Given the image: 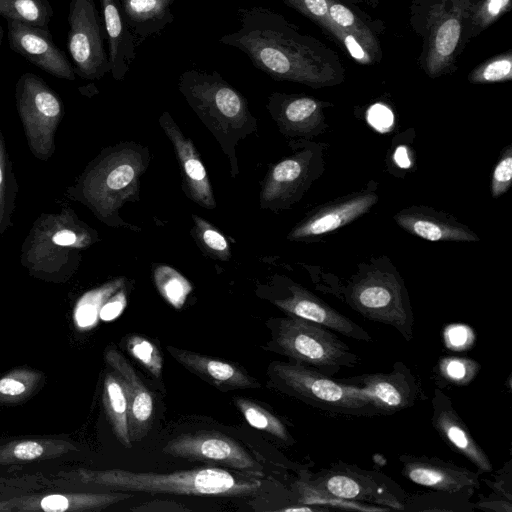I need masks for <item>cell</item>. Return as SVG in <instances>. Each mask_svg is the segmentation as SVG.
<instances>
[{
	"label": "cell",
	"instance_id": "6da1fadb",
	"mask_svg": "<svg viewBox=\"0 0 512 512\" xmlns=\"http://www.w3.org/2000/svg\"><path fill=\"white\" fill-rule=\"evenodd\" d=\"M237 15L239 29L223 35L220 43L245 53L275 80L315 82L307 42L282 15L261 6L241 7Z\"/></svg>",
	"mask_w": 512,
	"mask_h": 512
},
{
	"label": "cell",
	"instance_id": "7a4b0ae2",
	"mask_svg": "<svg viewBox=\"0 0 512 512\" xmlns=\"http://www.w3.org/2000/svg\"><path fill=\"white\" fill-rule=\"evenodd\" d=\"M178 89L229 156L235 177L236 144L257 128L246 98L217 71L186 70L179 77Z\"/></svg>",
	"mask_w": 512,
	"mask_h": 512
},
{
	"label": "cell",
	"instance_id": "3957f363",
	"mask_svg": "<svg viewBox=\"0 0 512 512\" xmlns=\"http://www.w3.org/2000/svg\"><path fill=\"white\" fill-rule=\"evenodd\" d=\"M97 239L96 231L73 209L62 206L35 219L22 243L20 263L31 275L64 280L78 268L82 251Z\"/></svg>",
	"mask_w": 512,
	"mask_h": 512
},
{
	"label": "cell",
	"instance_id": "277c9868",
	"mask_svg": "<svg viewBox=\"0 0 512 512\" xmlns=\"http://www.w3.org/2000/svg\"><path fill=\"white\" fill-rule=\"evenodd\" d=\"M143 170L136 150L126 145L109 147L88 163L65 195L86 206L101 222L118 226L122 224L119 209L136 196Z\"/></svg>",
	"mask_w": 512,
	"mask_h": 512
},
{
	"label": "cell",
	"instance_id": "5b68a950",
	"mask_svg": "<svg viewBox=\"0 0 512 512\" xmlns=\"http://www.w3.org/2000/svg\"><path fill=\"white\" fill-rule=\"evenodd\" d=\"M99 480L121 490L172 495L247 497L262 488V482L255 478L235 475L218 467L171 473L112 470L101 473Z\"/></svg>",
	"mask_w": 512,
	"mask_h": 512
},
{
	"label": "cell",
	"instance_id": "8992f818",
	"mask_svg": "<svg viewBox=\"0 0 512 512\" xmlns=\"http://www.w3.org/2000/svg\"><path fill=\"white\" fill-rule=\"evenodd\" d=\"M343 301L364 318L396 329L410 341L414 313L408 291L393 266L370 264L355 274L343 288Z\"/></svg>",
	"mask_w": 512,
	"mask_h": 512
},
{
	"label": "cell",
	"instance_id": "52a82bcc",
	"mask_svg": "<svg viewBox=\"0 0 512 512\" xmlns=\"http://www.w3.org/2000/svg\"><path fill=\"white\" fill-rule=\"evenodd\" d=\"M273 346L291 361L330 377L344 368L355 367L361 360L332 330L288 315L274 321Z\"/></svg>",
	"mask_w": 512,
	"mask_h": 512
},
{
	"label": "cell",
	"instance_id": "ba28073f",
	"mask_svg": "<svg viewBox=\"0 0 512 512\" xmlns=\"http://www.w3.org/2000/svg\"><path fill=\"white\" fill-rule=\"evenodd\" d=\"M271 375L278 387L305 403L328 413L347 416H376V410L358 389L295 362H275Z\"/></svg>",
	"mask_w": 512,
	"mask_h": 512
},
{
	"label": "cell",
	"instance_id": "9c48e42d",
	"mask_svg": "<svg viewBox=\"0 0 512 512\" xmlns=\"http://www.w3.org/2000/svg\"><path fill=\"white\" fill-rule=\"evenodd\" d=\"M303 479L315 490L334 498L404 511L406 492L379 471L338 461Z\"/></svg>",
	"mask_w": 512,
	"mask_h": 512
},
{
	"label": "cell",
	"instance_id": "30bf717a",
	"mask_svg": "<svg viewBox=\"0 0 512 512\" xmlns=\"http://www.w3.org/2000/svg\"><path fill=\"white\" fill-rule=\"evenodd\" d=\"M17 112L32 155L48 161L56 150V133L64 116L58 94L36 74L23 73L15 86Z\"/></svg>",
	"mask_w": 512,
	"mask_h": 512
},
{
	"label": "cell",
	"instance_id": "8fae6325",
	"mask_svg": "<svg viewBox=\"0 0 512 512\" xmlns=\"http://www.w3.org/2000/svg\"><path fill=\"white\" fill-rule=\"evenodd\" d=\"M68 51L75 74L87 80L101 79L110 72L103 19L94 0H70Z\"/></svg>",
	"mask_w": 512,
	"mask_h": 512
},
{
	"label": "cell",
	"instance_id": "7c38bea8",
	"mask_svg": "<svg viewBox=\"0 0 512 512\" xmlns=\"http://www.w3.org/2000/svg\"><path fill=\"white\" fill-rule=\"evenodd\" d=\"M338 380L356 387L378 415L411 408L423 395L417 377L401 361L386 373H364Z\"/></svg>",
	"mask_w": 512,
	"mask_h": 512
},
{
	"label": "cell",
	"instance_id": "4fadbf2b",
	"mask_svg": "<svg viewBox=\"0 0 512 512\" xmlns=\"http://www.w3.org/2000/svg\"><path fill=\"white\" fill-rule=\"evenodd\" d=\"M172 457L223 465L260 476L261 466L236 440L217 431L185 433L169 440L162 449Z\"/></svg>",
	"mask_w": 512,
	"mask_h": 512
},
{
	"label": "cell",
	"instance_id": "5bb4252c",
	"mask_svg": "<svg viewBox=\"0 0 512 512\" xmlns=\"http://www.w3.org/2000/svg\"><path fill=\"white\" fill-rule=\"evenodd\" d=\"M321 166V153L312 147L275 164L263 184L261 207L277 210L295 203L321 174Z\"/></svg>",
	"mask_w": 512,
	"mask_h": 512
},
{
	"label": "cell",
	"instance_id": "9a60e30c",
	"mask_svg": "<svg viewBox=\"0 0 512 512\" xmlns=\"http://www.w3.org/2000/svg\"><path fill=\"white\" fill-rule=\"evenodd\" d=\"M400 473L410 482L432 490L455 492L480 487L479 472H473L435 456L401 454Z\"/></svg>",
	"mask_w": 512,
	"mask_h": 512
},
{
	"label": "cell",
	"instance_id": "2e32d148",
	"mask_svg": "<svg viewBox=\"0 0 512 512\" xmlns=\"http://www.w3.org/2000/svg\"><path fill=\"white\" fill-rule=\"evenodd\" d=\"M10 48L45 72L68 81L75 71L65 54L56 46L48 29L7 20Z\"/></svg>",
	"mask_w": 512,
	"mask_h": 512
},
{
	"label": "cell",
	"instance_id": "e0dca14e",
	"mask_svg": "<svg viewBox=\"0 0 512 512\" xmlns=\"http://www.w3.org/2000/svg\"><path fill=\"white\" fill-rule=\"evenodd\" d=\"M274 304L288 316L318 323L354 340L372 341L365 329L298 284H289L287 294L274 300Z\"/></svg>",
	"mask_w": 512,
	"mask_h": 512
},
{
	"label": "cell",
	"instance_id": "ac0fdd59",
	"mask_svg": "<svg viewBox=\"0 0 512 512\" xmlns=\"http://www.w3.org/2000/svg\"><path fill=\"white\" fill-rule=\"evenodd\" d=\"M431 423L437 434L454 452L470 461L479 473L491 472L492 463L475 441L466 423L453 407L451 398L435 388L431 400Z\"/></svg>",
	"mask_w": 512,
	"mask_h": 512
},
{
	"label": "cell",
	"instance_id": "d6986e66",
	"mask_svg": "<svg viewBox=\"0 0 512 512\" xmlns=\"http://www.w3.org/2000/svg\"><path fill=\"white\" fill-rule=\"evenodd\" d=\"M159 124L174 147L187 197L204 208L214 209L212 186L193 142L184 136L168 112L162 113Z\"/></svg>",
	"mask_w": 512,
	"mask_h": 512
},
{
	"label": "cell",
	"instance_id": "ffe728a7",
	"mask_svg": "<svg viewBox=\"0 0 512 512\" xmlns=\"http://www.w3.org/2000/svg\"><path fill=\"white\" fill-rule=\"evenodd\" d=\"M378 201L374 192H358L319 208L301 221L288 235L291 240L322 236L367 213Z\"/></svg>",
	"mask_w": 512,
	"mask_h": 512
},
{
	"label": "cell",
	"instance_id": "44dd1931",
	"mask_svg": "<svg viewBox=\"0 0 512 512\" xmlns=\"http://www.w3.org/2000/svg\"><path fill=\"white\" fill-rule=\"evenodd\" d=\"M107 360L120 379L128 403L131 442L141 441L152 427L154 399L132 365L119 352L109 351Z\"/></svg>",
	"mask_w": 512,
	"mask_h": 512
},
{
	"label": "cell",
	"instance_id": "7402d4cb",
	"mask_svg": "<svg viewBox=\"0 0 512 512\" xmlns=\"http://www.w3.org/2000/svg\"><path fill=\"white\" fill-rule=\"evenodd\" d=\"M404 230L428 241L474 242L479 237L450 215L427 207H410L394 216Z\"/></svg>",
	"mask_w": 512,
	"mask_h": 512
},
{
	"label": "cell",
	"instance_id": "603a6c76",
	"mask_svg": "<svg viewBox=\"0 0 512 512\" xmlns=\"http://www.w3.org/2000/svg\"><path fill=\"white\" fill-rule=\"evenodd\" d=\"M169 354L184 368L222 391L258 388L260 384L237 365L173 346Z\"/></svg>",
	"mask_w": 512,
	"mask_h": 512
},
{
	"label": "cell",
	"instance_id": "cb8c5ba5",
	"mask_svg": "<svg viewBox=\"0 0 512 512\" xmlns=\"http://www.w3.org/2000/svg\"><path fill=\"white\" fill-rule=\"evenodd\" d=\"M267 109L285 134L314 135L321 129V107L312 98L273 93L269 96Z\"/></svg>",
	"mask_w": 512,
	"mask_h": 512
},
{
	"label": "cell",
	"instance_id": "d4e9b609",
	"mask_svg": "<svg viewBox=\"0 0 512 512\" xmlns=\"http://www.w3.org/2000/svg\"><path fill=\"white\" fill-rule=\"evenodd\" d=\"M110 73L115 80H122L136 56V43L122 9L120 0H100Z\"/></svg>",
	"mask_w": 512,
	"mask_h": 512
},
{
	"label": "cell",
	"instance_id": "484cf974",
	"mask_svg": "<svg viewBox=\"0 0 512 512\" xmlns=\"http://www.w3.org/2000/svg\"><path fill=\"white\" fill-rule=\"evenodd\" d=\"M174 0H120L125 21L136 46L160 34L174 20Z\"/></svg>",
	"mask_w": 512,
	"mask_h": 512
},
{
	"label": "cell",
	"instance_id": "4316f807",
	"mask_svg": "<svg viewBox=\"0 0 512 512\" xmlns=\"http://www.w3.org/2000/svg\"><path fill=\"white\" fill-rule=\"evenodd\" d=\"M476 490L466 489L455 492L433 490L428 493L407 495L404 511L417 512H471L474 503L471 498Z\"/></svg>",
	"mask_w": 512,
	"mask_h": 512
},
{
	"label": "cell",
	"instance_id": "83f0119b",
	"mask_svg": "<svg viewBox=\"0 0 512 512\" xmlns=\"http://www.w3.org/2000/svg\"><path fill=\"white\" fill-rule=\"evenodd\" d=\"M19 186L4 135L0 129V242L11 227Z\"/></svg>",
	"mask_w": 512,
	"mask_h": 512
},
{
	"label": "cell",
	"instance_id": "f1b7e54d",
	"mask_svg": "<svg viewBox=\"0 0 512 512\" xmlns=\"http://www.w3.org/2000/svg\"><path fill=\"white\" fill-rule=\"evenodd\" d=\"M0 16L25 25L48 29L53 10L49 0H0Z\"/></svg>",
	"mask_w": 512,
	"mask_h": 512
},
{
	"label": "cell",
	"instance_id": "f546056e",
	"mask_svg": "<svg viewBox=\"0 0 512 512\" xmlns=\"http://www.w3.org/2000/svg\"><path fill=\"white\" fill-rule=\"evenodd\" d=\"M105 400L118 440L126 448H131L132 442L129 433L128 403L124 387L117 375L115 377L110 374L106 379Z\"/></svg>",
	"mask_w": 512,
	"mask_h": 512
},
{
	"label": "cell",
	"instance_id": "4dcf8cb0",
	"mask_svg": "<svg viewBox=\"0 0 512 512\" xmlns=\"http://www.w3.org/2000/svg\"><path fill=\"white\" fill-rule=\"evenodd\" d=\"M233 400L251 427L268 433L286 444L294 442L286 425L276 415L248 398L234 397Z\"/></svg>",
	"mask_w": 512,
	"mask_h": 512
},
{
	"label": "cell",
	"instance_id": "1f68e13d",
	"mask_svg": "<svg viewBox=\"0 0 512 512\" xmlns=\"http://www.w3.org/2000/svg\"><path fill=\"white\" fill-rule=\"evenodd\" d=\"M155 285L163 299L175 309H181L192 286L175 269L168 266H159L154 271Z\"/></svg>",
	"mask_w": 512,
	"mask_h": 512
},
{
	"label": "cell",
	"instance_id": "d6a6232c",
	"mask_svg": "<svg viewBox=\"0 0 512 512\" xmlns=\"http://www.w3.org/2000/svg\"><path fill=\"white\" fill-rule=\"evenodd\" d=\"M481 369L478 362L464 357H443L436 366L440 378L455 386L470 384Z\"/></svg>",
	"mask_w": 512,
	"mask_h": 512
},
{
	"label": "cell",
	"instance_id": "836d02e7",
	"mask_svg": "<svg viewBox=\"0 0 512 512\" xmlns=\"http://www.w3.org/2000/svg\"><path fill=\"white\" fill-rule=\"evenodd\" d=\"M125 347L128 353L153 377H161L163 358L153 342L141 335L129 334L125 339Z\"/></svg>",
	"mask_w": 512,
	"mask_h": 512
},
{
	"label": "cell",
	"instance_id": "e575fe53",
	"mask_svg": "<svg viewBox=\"0 0 512 512\" xmlns=\"http://www.w3.org/2000/svg\"><path fill=\"white\" fill-rule=\"evenodd\" d=\"M196 235L200 243L221 260L230 258V249L224 236L202 218L193 215Z\"/></svg>",
	"mask_w": 512,
	"mask_h": 512
},
{
	"label": "cell",
	"instance_id": "d590c367",
	"mask_svg": "<svg viewBox=\"0 0 512 512\" xmlns=\"http://www.w3.org/2000/svg\"><path fill=\"white\" fill-rule=\"evenodd\" d=\"M512 182V148L509 145L496 164L491 181L492 196L497 198L504 194Z\"/></svg>",
	"mask_w": 512,
	"mask_h": 512
},
{
	"label": "cell",
	"instance_id": "8d00e7d4",
	"mask_svg": "<svg viewBox=\"0 0 512 512\" xmlns=\"http://www.w3.org/2000/svg\"><path fill=\"white\" fill-rule=\"evenodd\" d=\"M460 36V24L455 18L446 20L435 36V51L441 57L450 56L456 48Z\"/></svg>",
	"mask_w": 512,
	"mask_h": 512
},
{
	"label": "cell",
	"instance_id": "74e56055",
	"mask_svg": "<svg viewBox=\"0 0 512 512\" xmlns=\"http://www.w3.org/2000/svg\"><path fill=\"white\" fill-rule=\"evenodd\" d=\"M446 346L452 350H465L469 348L473 341V331L465 325H451L444 332Z\"/></svg>",
	"mask_w": 512,
	"mask_h": 512
},
{
	"label": "cell",
	"instance_id": "f35d334b",
	"mask_svg": "<svg viewBox=\"0 0 512 512\" xmlns=\"http://www.w3.org/2000/svg\"><path fill=\"white\" fill-rule=\"evenodd\" d=\"M367 120L376 130L385 132L393 124V114L386 106L375 104L369 109Z\"/></svg>",
	"mask_w": 512,
	"mask_h": 512
},
{
	"label": "cell",
	"instance_id": "ab89813d",
	"mask_svg": "<svg viewBox=\"0 0 512 512\" xmlns=\"http://www.w3.org/2000/svg\"><path fill=\"white\" fill-rule=\"evenodd\" d=\"M511 74V61L499 59L488 64L481 73V80L494 82L505 79Z\"/></svg>",
	"mask_w": 512,
	"mask_h": 512
},
{
	"label": "cell",
	"instance_id": "60d3db41",
	"mask_svg": "<svg viewBox=\"0 0 512 512\" xmlns=\"http://www.w3.org/2000/svg\"><path fill=\"white\" fill-rule=\"evenodd\" d=\"M135 512H183L190 511L181 503L171 500H152L131 508Z\"/></svg>",
	"mask_w": 512,
	"mask_h": 512
},
{
	"label": "cell",
	"instance_id": "b9f144b4",
	"mask_svg": "<svg viewBox=\"0 0 512 512\" xmlns=\"http://www.w3.org/2000/svg\"><path fill=\"white\" fill-rule=\"evenodd\" d=\"M125 305V294L121 292L117 295V297L102 306L101 310L99 311V316L104 321H111L121 314Z\"/></svg>",
	"mask_w": 512,
	"mask_h": 512
},
{
	"label": "cell",
	"instance_id": "7bdbcfd3",
	"mask_svg": "<svg viewBox=\"0 0 512 512\" xmlns=\"http://www.w3.org/2000/svg\"><path fill=\"white\" fill-rule=\"evenodd\" d=\"M496 494V493H495ZM495 498H485L481 501L474 503L475 509H481L484 511H496V512H511L512 505L511 501L504 499V497L496 494Z\"/></svg>",
	"mask_w": 512,
	"mask_h": 512
},
{
	"label": "cell",
	"instance_id": "ee69618b",
	"mask_svg": "<svg viewBox=\"0 0 512 512\" xmlns=\"http://www.w3.org/2000/svg\"><path fill=\"white\" fill-rule=\"evenodd\" d=\"M331 20L343 28H349L354 24V15L345 6L335 3L328 8Z\"/></svg>",
	"mask_w": 512,
	"mask_h": 512
},
{
	"label": "cell",
	"instance_id": "f6af8a7d",
	"mask_svg": "<svg viewBox=\"0 0 512 512\" xmlns=\"http://www.w3.org/2000/svg\"><path fill=\"white\" fill-rule=\"evenodd\" d=\"M99 310L93 303H85L79 306L75 318L80 327H90L97 321Z\"/></svg>",
	"mask_w": 512,
	"mask_h": 512
},
{
	"label": "cell",
	"instance_id": "bcb514c9",
	"mask_svg": "<svg viewBox=\"0 0 512 512\" xmlns=\"http://www.w3.org/2000/svg\"><path fill=\"white\" fill-rule=\"evenodd\" d=\"M42 452V446L35 441L21 442L14 449V455L23 460L35 459L39 457Z\"/></svg>",
	"mask_w": 512,
	"mask_h": 512
},
{
	"label": "cell",
	"instance_id": "7dc6e473",
	"mask_svg": "<svg viewBox=\"0 0 512 512\" xmlns=\"http://www.w3.org/2000/svg\"><path fill=\"white\" fill-rule=\"evenodd\" d=\"M69 506L67 498L62 495H49L42 499L41 507L47 512H62Z\"/></svg>",
	"mask_w": 512,
	"mask_h": 512
},
{
	"label": "cell",
	"instance_id": "c3c4849f",
	"mask_svg": "<svg viewBox=\"0 0 512 512\" xmlns=\"http://www.w3.org/2000/svg\"><path fill=\"white\" fill-rule=\"evenodd\" d=\"M25 391V386L23 383L11 379V378H3L0 380V392L6 395H19Z\"/></svg>",
	"mask_w": 512,
	"mask_h": 512
},
{
	"label": "cell",
	"instance_id": "681fc988",
	"mask_svg": "<svg viewBox=\"0 0 512 512\" xmlns=\"http://www.w3.org/2000/svg\"><path fill=\"white\" fill-rule=\"evenodd\" d=\"M344 43L353 58H355L356 60L361 61V62L366 61L367 56H366L364 50L356 42V40L354 39V37L352 35H346L344 38Z\"/></svg>",
	"mask_w": 512,
	"mask_h": 512
},
{
	"label": "cell",
	"instance_id": "f907efd6",
	"mask_svg": "<svg viewBox=\"0 0 512 512\" xmlns=\"http://www.w3.org/2000/svg\"><path fill=\"white\" fill-rule=\"evenodd\" d=\"M508 2L509 0H489L487 3V12L492 16L498 15Z\"/></svg>",
	"mask_w": 512,
	"mask_h": 512
},
{
	"label": "cell",
	"instance_id": "816d5d0a",
	"mask_svg": "<svg viewBox=\"0 0 512 512\" xmlns=\"http://www.w3.org/2000/svg\"><path fill=\"white\" fill-rule=\"evenodd\" d=\"M395 160L401 167H408L410 161L407 157V152L404 147H399L395 152Z\"/></svg>",
	"mask_w": 512,
	"mask_h": 512
},
{
	"label": "cell",
	"instance_id": "f5cc1de1",
	"mask_svg": "<svg viewBox=\"0 0 512 512\" xmlns=\"http://www.w3.org/2000/svg\"><path fill=\"white\" fill-rule=\"evenodd\" d=\"M2 38H3V30H2V28L0 27V44H1Z\"/></svg>",
	"mask_w": 512,
	"mask_h": 512
}]
</instances>
